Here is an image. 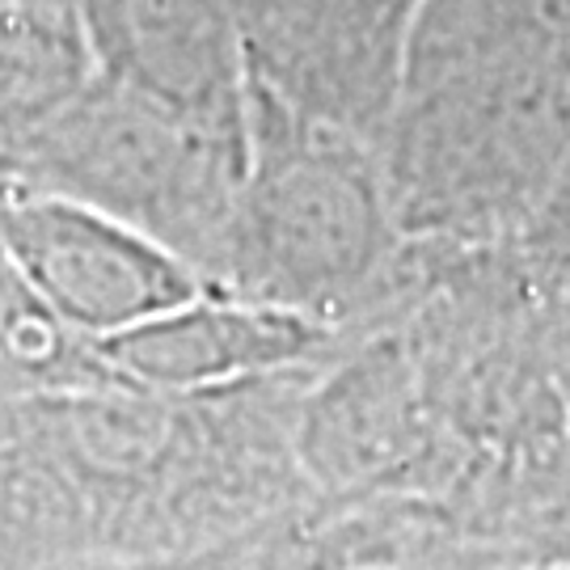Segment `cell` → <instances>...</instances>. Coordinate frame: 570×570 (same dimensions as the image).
Returning <instances> with one entry per match:
<instances>
[{
	"mask_svg": "<svg viewBox=\"0 0 570 570\" xmlns=\"http://www.w3.org/2000/svg\"><path fill=\"white\" fill-rule=\"evenodd\" d=\"M393 242L385 183L351 136L249 81V169L212 287L322 326L381 287Z\"/></svg>",
	"mask_w": 570,
	"mask_h": 570,
	"instance_id": "1",
	"label": "cell"
},
{
	"mask_svg": "<svg viewBox=\"0 0 570 570\" xmlns=\"http://www.w3.org/2000/svg\"><path fill=\"white\" fill-rule=\"evenodd\" d=\"M245 169V136L178 119L94 72L9 144L4 183L98 207L174 249L212 287Z\"/></svg>",
	"mask_w": 570,
	"mask_h": 570,
	"instance_id": "2",
	"label": "cell"
},
{
	"mask_svg": "<svg viewBox=\"0 0 570 570\" xmlns=\"http://www.w3.org/2000/svg\"><path fill=\"white\" fill-rule=\"evenodd\" d=\"M0 245L72 334L98 346L204 292V279L131 225L0 178Z\"/></svg>",
	"mask_w": 570,
	"mask_h": 570,
	"instance_id": "3",
	"label": "cell"
},
{
	"mask_svg": "<svg viewBox=\"0 0 570 570\" xmlns=\"http://www.w3.org/2000/svg\"><path fill=\"white\" fill-rule=\"evenodd\" d=\"M254 89L355 136L397 102L423 0H225Z\"/></svg>",
	"mask_w": 570,
	"mask_h": 570,
	"instance_id": "4",
	"label": "cell"
},
{
	"mask_svg": "<svg viewBox=\"0 0 570 570\" xmlns=\"http://www.w3.org/2000/svg\"><path fill=\"white\" fill-rule=\"evenodd\" d=\"M98 77L249 140V63L225 0H72Z\"/></svg>",
	"mask_w": 570,
	"mask_h": 570,
	"instance_id": "5",
	"label": "cell"
},
{
	"mask_svg": "<svg viewBox=\"0 0 570 570\" xmlns=\"http://www.w3.org/2000/svg\"><path fill=\"white\" fill-rule=\"evenodd\" d=\"M317 338L322 326L308 317L204 287L186 305L98 343V351L131 385L183 393L271 376L296 364Z\"/></svg>",
	"mask_w": 570,
	"mask_h": 570,
	"instance_id": "6",
	"label": "cell"
},
{
	"mask_svg": "<svg viewBox=\"0 0 570 570\" xmlns=\"http://www.w3.org/2000/svg\"><path fill=\"white\" fill-rule=\"evenodd\" d=\"M98 68L72 4H0V157Z\"/></svg>",
	"mask_w": 570,
	"mask_h": 570,
	"instance_id": "7",
	"label": "cell"
},
{
	"mask_svg": "<svg viewBox=\"0 0 570 570\" xmlns=\"http://www.w3.org/2000/svg\"><path fill=\"white\" fill-rule=\"evenodd\" d=\"M0 4H72V0H0Z\"/></svg>",
	"mask_w": 570,
	"mask_h": 570,
	"instance_id": "8",
	"label": "cell"
}]
</instances>
